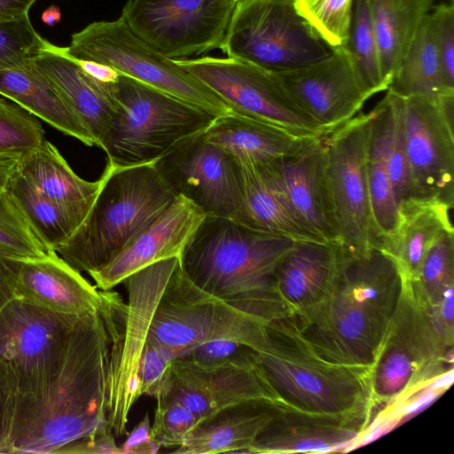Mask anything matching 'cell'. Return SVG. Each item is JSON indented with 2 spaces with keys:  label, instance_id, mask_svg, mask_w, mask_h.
<instances>
[{
  "label": "cell",
  "instance_id": "cell-1",
  "mask_svg": "<svg viewBox=\"0 0 454 454\" xmlns=\"http://www.w3.org/2000/svg\"><path fill=\"white\" fill-rule=\"evenodd\" d=\"M111 337L101 310L74 325L58 365L38 390L18 394L8 453H58L108 427Z\"/></svg>",
  "mask_w": 454,
  "mask_h": 454
},
{
  "label": "cell",
  "instance_id": "cell-2",
  "mask_svg": "<svg viewBox=\"0 0 454 454\" xmlns=\"http://www.w3.org/2000/svg\"><path fill=\"white\" fill-rule=\"evenodd\" d=\"M337 250L338 270L329 297L309 316L294 319L325 359L372 367L403 278L395 261L378 247L349 252L337 245Z\"/></svg>",
  "mask_w": 454,
  "mask_h": 454
},
{
  "label": "cell",
  "instance_id": "cell-3",
  "mask_svg": "<svg viewBox=\"0 0 454 454\" xmlns=\"http://www.w3.org/2000/svg\"><path fill=\"white\" fill-rule=\"evenodd\" d=\"M294 241L231 218L206 216L179 264L199 287L268 324L290 317L275 273Z\"/></svg>",
  "mask_w": 454,
  "mask_h": 454
},
{
  "label": "cell",
  "instance_id": "cell-4",
  "mask_svg": "<svg viewBox=\"0 0 454 454\" xmlns=\"http://www.w3.org/2000/svg\"><path fill=\"white\" fill-rule=\"evenodd\" d=\"M254 358L280 403L312 413L372 417V367L325 359L293 317L267 324L266 343Z\"/></svg>",
  "mask_w": 454,
  "mask_h": 454
},
{
  "label": "cell",
  "instance_id": "cell-5",
  "mask_svg": "<svg viewBox=\"0 0 454 454\" xmlns=\"http://www.w3.org/2000/svg\"><path fill=\"white\" fill-rule=\"evenodd\" d=\"M103 184L83 222L56 251L76 270H95L118 254L176 198L154 163L107 161Z\"/></svg>",
  "mask_w": 454,
  "mask_h": 454
},
{
  "label": "cell",
  "instance_id": "cell-6",
  "mask_svg": "<svg viewBox=\"0 0 454 454\" xmlns=\"http://www.w3.org/2000/svg\"><path fill=\"white\" fill-rule=\"evenodd\" d=\"M115 110L98 147L120 167L154 163L216 116L178 98L119 74L109 83Z\"/></svg>",
  "mask_w": 454,
  "mask_h": 454
},
{
  "label": "cell",
  "instance_id": "cell-7",
  "mask_svg": "<svg viewBox=\"0 0 454 454\" xmlns=\"http://www.w3.org/2000/svg\"><path fill=\"white\" fill-rule=\"evenodd\" d=\"M179 257L156 262L124 282L128 301L112 291H101V310L110 337L107 372L106 423L114 436L127 434L130 411L141 397L139 368L151 322L164 286Z\"/></svg>",
  "mask_w": 454,
  "mask_h": 454
},
{
  "label": "cell",
  "instance_id": "cell-8",
  "mask_svg": "<svg viewBox=\"0 0 454 454\" xmlns=\"http://www.w3.org/2000/svg\"><path fill=\"white\" fill-rule=\"evenodd\" d=\"M453 346L434 328L412 283L402 294L372 369L375 406L392 404L426 387L452 366Z\"/></svg>",
  "mask_w": 454,
  "mask_h": 454
},
{
  "label": "cell",
  "instance_id": "cell-9",
  "mask_svg": "<svg viewBox=\"0 0 454 454\" xmlns=\"http://www.w3.org/2000/svg\"><path fill=\"white\" fill-rule=\"evenodd\" d=\"M262 320L195 285L178 262L155 309L149 336L173 360L213 340H232L254 351L266 343Z\"/></svg>",
  "mask_w": 454,
  "mask_h": 454
},
{
  "label": "cell",
  "instance_id": "cell-10",
  "mask_svg": "<svg viewBox=\"0 0 454 454\" xmlns=\"http://www.w3.org/2000/svg\"><path fill=\"white\" fill-rule=\"evenodd\" d=\"M221 50L271 74L315 64L334 51L298 13L294 0L238 1Z\"/></svg>",
  "mask_w": 454,
  "mask_h": 454
},
{
  "label": "cell",
  "instance_id": "cell-11",
  "mask_svg": "<svg viewBox=\"0 0 454 454\" xmlns=\"http://www.w3.org/2000/svg\"><path fill=\"white\" fill-rule=\"evenodd\" d=\"M67 53L115 70L148 86L194 105L215 116L231 113L210 89L146 42L121 19L96 21L72 35Z\"/></svg>",
  "mask_w": 454,
  "mask_h": 454
},
{
  "label": "cell",
  "instance_id": "cell-12",
  "mask_svg": "<svg viewBox=\"0 0 454 454\" xmlns=\"http://www.w3.org/2000/svg\"><path fill=\"white\" fill-rule=\"evenodd\" d=\"M237 0H128L121 19L169 59L221 49Z\"/></svg>",
  "mask_w": 454,
  "mask_h": 454
},
{
  "label": "cell",
  "instance_id": "cell-13",
  "mask_svg": "<svg viewBox=\"0 0 454 454\" xmlns=\"http://www.w3.org/2000/svg\"><path fill=\"white\" fill-rule=\"evenodd\" d=\"M239 115L281 127L303 137L326 134L291 99L274 74L232 59H173Z\"/></svg>",
  "mask_w": 454,
  "mask_h": 454
},
{
  "label": "cell",
  "instance_id": "cell-14",
  "mask_svg": "<svg viewBox=\"0 0 454 454\" xmlns=\"http://www.w3.org/2000/svg\"><path fill=\"white\" fill-rule=\"evenodd\" d=\"M79 318L16 296L0 307V367L18 394L45 385Z\"/></svg>",
  "mask_w": 454,
  "mask_h": 454
},
{
  "label": "cell",
  "instance_id": "cell-15",
  "mask_svg": "<svg viewBox=\"0 0 454 454\" xmlns=\"http://www.w3.org/2000/svg\"><path fill=\"white\" fill-rule=\"evenodd\" d=\"M370 120L371 112L360 113L324 137L337 245L349 252L366 251L375 243L366 171Z\"/></svg>",
  "mask_w": 454,
  "mask_h": 454
},
{
  "label": "cell",
  "instance_id": "cell-16",
  "mask_svg": "<svg viewBox=\"0 0 454 454\" xmlns=\"http://www.w3.org/2000/svg\"><path fill=\"white\" fill-rule=\"evenodd\" d=\"M203 133L181 143L154 166L176 197L186 199L206 216L242 223L239 164L224 149L206 140Z\"/></svg>",
  "mask_w": 454,
  "mask_h": 454
},
{
  "label": "cell",
  "instance_id": "cell-17",
  "mask_svg": "<svg viewBox=\"0 0 454 454\" xmlns=\"http://www.w3.org/2000/svg\"><path fill=\"white\" fill-rule=\"evenodd\" d=\"M403 134L412 196L453 208L454 94L438 100L402 97Z\"/></svg>",
  "mask_w": 454,
  "mask_h": 454
},
{
  "label": "cell",
  "instance_id": "cell-18",
  "mask_svg": "<svg viewBox=\"0 0 454 454\" xmlns=\"http://www.w3.org/2000/svg\"><path fill=\"white\" fill-rule=\"evenodd\" d=\"M261 398L278 402L253 355L211 365L176 358L166 387L155 399L176 401L201 421L230 405Z\"/></svg>",
  "mask_w": 454,
  "mask_h": 454
},
{
  "label": "cell",
  "instance_id": "cell-19",
  "mask_svg": "<svg viewBox=\"0 0 454 454\" xmlns=\"http://www.w3.org/2000/svg\"><path fill=\"white\" fill-rule=\"evenodd\" d=\"M296 106L328 135L360 111L369 96L342 48L325 59L273 74Z\"/></svg>",
  "mask_w": 454,
  "mask_h": 454
},
{
  "label": "cell",
  "instance_id": "cell-20",
  "mask_svg": "<svg viewBox=\"0 0 454 454\" xmlns=\"http://www.w3.org/2000/svg\"><path fill=\"white\" fill-rule=\"evenodd\" d=\"M205 217L194 204L176 197L118 254L88 274L97 288L107 291L150 264L180 257Z\"/></svg>",
  "mask_w": 454,
  "mask_h": 454
},
{
  "label": "cell",
  "instance_id": "cell-21",
  "mask_svg": "<svg viewBox=\"0 0 454 454\" xmlns=\"http://www.w3.org/2000/svg\"><path fill=\"white\" fill-rule=\"evenodd\" d=\"M371 419L307 412L278 403L276 414L246 454L340 451L362 439Z\"/></svg>",
  "mask_w": 454,
  "mask_h": 454
},
{
  "label": "cell",
  "instance_id": "cell-22",
  "mask_svg": "<svg viewBox=\"0 0 454 454\" xmlns=\"http://www.w3.org/2000/svg\"><path fill=\"white\" fill-rule=\"evenodd\" d=\"M270 163L304 227L317 239L337 244L324 137L313 138L298 153Z\"/></svg>",
  "mask_w": 454,
  "mask_h": 454
},
{
  "label": "cell",
  "instance_id": "cell-23",
  "mask_svg": "<svg viewBox=\"0 0 454 454\" xmlns=\"http://www.w3.org/2000/svg\"><path fill=\"white\" fill-rule=\"evenodd\" d=\"M12 260L13 296L77 317L100 310L101 291L55 251L40 258Z\"/></svg>",
  "mask_w": 454,
  "mask_h": 454
},
{
  "label": "cell",
  "instance_id": "cell-24",
  "mask_svg": "<svg viewBox=\"0 0 454 454\" xmlns=\"http://www.w3.org/2000/svg\"><path fill=\"white\" fill-rule=\"evenodd\" d=\"M338 270L337 244L295 240L275 273L278 294L290 317L309 316L330 295Z\"/></svg>",
  "mask_w": 454,
  "mask_h": 454
},
{
  "label": "cell",
  "instance_id": "cell-25",
  "mask_svg": "<svg viewBox=\"0 0 454 454\" xmlns=\"http://www.w3.org/2000/svg\"><path fill=\"white\" fill-rule=\"evenodd\" d=\"M35 62L98 146L115 110L109 83L90 77L65 47L47 40Z\"/></svg>",
  "mask_w": 454,
  "mask_h": 454
},
{
  "label": "cell",
  "instance_id": "cell-26",
  "mask_svg": "<svg viewBox=\"0 0 454 454\" xmlns=\"http://www.w3.org/2000/svg\"><path fill=\"white\" fill-rule=\"evenodd\" d=\"M449 205L433 199L409 198L399 202L394 231L375 245L398 266L403 279L415 281L424 257L445 231H453Z\"/></svg>",
  "mask_w": 454,
  "mask_h": 454
},
{
  "label": "cell",
  "instance_id": "cell-27",
  "mask_svg": "<svg viewBox=\"0 0 454 454\" xmlns=\"http://www.w3.org/2000/svg\"><path fill=\"white\" fill-rule=\"evenodd\" d=\"M278 402L251 399L230 405L202 419L176 454L246 453L278 411Z\"/></svg>",
  "mask_w": 454,
  "mask_h": 454
},
{
  "label": "cell",
  "instance_id": "cell-28",
  "mask_svg": "<svg viewBox=\"0 0 454 454\" xmlns=\"http://www.w3.org/2000/svg\"><path fill=\"white\" fill-rule=\"evenodd\" d=\"M238 162L265 164L293 155L311 139L281 127L229 113L217 116L203 133Z\"/></svg>",
  "mask_w": 454,
  "mask_h": 454
},
{
  "label": "cell",
  "instance_id": "cell-29",
  "mask_svg": "<svg viewBox=\"0 0 454 454\" xmlns=\"http://www.w3.org/2000/svg\"><path fill=\"white\" fill-rule=\"evenodd\" d=\"M243 199L242 223L294 240H315L294 212L270 162H238Z\"/></svg>",
  "mask_w": 454,
  "mask_h": 454
},
{
  "label": "cell",
  "instance_id": "cell-30",
  "mask_svg": "<svg viewBox=\"0 0 454 454\" xmlns=\"http://www.w3.org/2000/svg\"><path fill=\"white\" fill-rule=\"evenodd\" d=\"M18 169L44 196L60 207L79 225L90 212L103 184L74 172L59 151L50 141L43 143L20 159Z\"/></svg>",
  "mask_w": 454,
  "mask_h": 454
},
{
  "label": "cell",
  "instance_id": "cell-31",
  "mask_svg": "<svg viewBox=\"0 0 454 454\" xmlns=\"http://www.w3.org/2000/svg\"><path fill=\"white\" fill-rule=\"evenodd\" d=\"M0 95L85 145H95L91 135L39 69L35 59L0 71Z\"/></svg>",
  "mask_w": 454,
  "mask_h": 454
},
{
  "label": "cell",
  "instance_id": "cell-32",
  "mask_svg": "<svg viewBox=\"0 0 454 454\" xmlns=\"http://www.w3.org/2000/svg\"><path fill=\"white\" fill-rule=\"evenodd\" d=\"M394 118L392 96L385 97L371 111L367 139L366 171L375 244L390 235L397 219V202L389 176L387 139Z\"/></svg>",
  "mask_w": 454,
  "mask_h": 454
},
{
  "label": "cell",
  "instance_id": "cell-33",
  "mask_svg": "<svg viewBox=\"0 0 454 454\" xmlns=\"http://www.w3.org/2000/svg\"><path fill=\"white\" fill-rule=\"evenodd\" d=\"M384 83L388 85L432 0H367Z\"/></svg>",
  "mask_w": 454,
  "mask_h": 454
},
{
  "label": "cell",
  "instance_id": "cell-34",
  "mask_svg": "<svg viewBox=\"0 0 454 454\" xmlns=\"http://www.w3.org/2000/svg\"><path fill=\"white\" fill-rule=\"evenodd\" d=\"M387 90L400 97L419 96L432 100L454 94L443 76L429 13L421 20Z\"/></svg>",
  "mask_w": 454,
  "mask_h": 454
},
{
  "label": "cell",
  "instance_id": "cell-35",
  "mask_svg": "<svg viewBox=\"0 0 454 454\" xmlns=\"http://www.w3.org/2000/svg\"><path fill=\"white\" fill-rule=\"evenodd\" d=\"M7 192L50 249L56 252L78 228L67 213L40 192L18 168L10 180Z\"/></svg>",
  "mask_w": 454,
  "mask_h": 454
},
{
  "label": "cell",
  "instance_id": "cell-36",
  "mask_svg": "<svg viewBox=\"0 0 454 454\" xmlns=\"http://www.w3.org/2000/svg\"><path fill=\"white\" fill-rule=\"evenodd\" d=\"M356 77L371 98L387 90L380 66L379 50L367 0H354L348 37L344 48Z\"/></svg>",
  "mask_w": 454,
  "mask_h": 454
},
{
  "label": "cell",
  "instance_id": "cell-37",
  "mask_svg": "<svg viewBox=\"0 0 454 454\" xmlns=\"http://www.w3.org/2000/svg\"><path fill=\"white\" fill-rule=\"evenodd\" d=\"M423 304H436L454 286V230L442 233L430 247L415 281Z\"/></svg>",
  "mask_w": 454,
  "mask_h": 454
},
{
  "label": "cell",
  "instance_id": "cell-38",
  "mask_svg": "<svg viewBox=\"0 0 454 454\" xmlns=\"http://www.w3.org/2000/svg\"><path fill=\"white\" fill-rule=\"evenodd\" d=\"M50 249L34 231L7 190L0 193V255L14 260L43 257Z\"/></svg>",
  "mask_w": 454,
  "mask_h": 454
},
{
  "label": "cell",
  "instance_id": "cell-39",
  "mask_svg": "<svg viewBox=\"0 0 454 454\" xmlns=\"http://www.w3.org/2000/svg\"><path fill=\"white\" fill-rule=\"evenodd\" d=\"M44 139V129L36 116L0 98V155L23 158Z\"/></svg>",
  "mask_w": 454,
  "mask_h": 454
},
{
  "label": "cell",
  "instance_id": "cell-40",
  "mask_svg": "<svg viewBox=\"0 0 454 454\" xmlns=\"http://www.w3.org/2000/svg\"><path fill=\"white\" fill-rule=\"evenodd\" d=\"M354 0H294L298 13L333 49L344 48Z\"/></svg>",
  "mask_w": 454,
  "mask_h": 454
},
{
  "label": "cell",
  "instance_id": "cell-41",
  "mask_svg": "<svg viewBox=\"0 0 454 454\" xmlns=\"http://www.w3.org/2000/svg\"><path fill=\"white\" fill-rule=\"evenodd\" d=\"M45 42L34 28L28 13L0 20V71L35 59Z\"/></svg>",
  "mask_w": 454,
  "mask_h": 454
},
{
  "label": "cell",
  "instance_id": "cell-42",
  "mask_svg": "<svg viewBox=\"0 0 454 454\" xmlns=\"http://www.w3.org/2000/svg\"><path fill=\"white\" fill-rule=\"evenodd\" d=\"M152 435L160 447L178 448L200 422L184 404L173 400H156Z\"/></svg>",
  "mask_w": 454,
  "mask_h": 454
},
{
  "label": "cell",
  "instance_id": "cell-43",
  "mask_svg": "<svg viewBox=\"0 0 454 454\" xmlns=\"http://www.w3.org/2000/svg\"><path fill=\"white\" fill-rule=\"evenodd\" d=\"M387 91L394 104V118L387 139V160L393 192L398 205L400 201L413 196L404 143L403 98Z\"/></svg>",
  "mask_w": 454,
  "mask_h": 454
},
{
  "label": "cell",
  "instance_id": "cell-44",
  "mask_svg": "<svg viewBox=\"0 0 454 454\" xmlns=\"http://www.w3.org/2000/svg\"><path fill=\"white\" fill-rule=\"evenodd\" d=\"M173 361L149 336L139 368L142 395L156 398L164 390L170 378Z\"/></svg>",
  "mask_w": 454,
  "mask_h": 454
},
{
  "label": "cell",
  "instance_id": "cell-45",
  "mask_svg": "<svg viewBox=\"0 0 454 454\" xmlns=\"http://www.w3.org/2000/svg\"><path fill=\"white\" fill-rule=\"evenodd\" d=\"M430 14L431 26L447 86L454 90V7L436 6Z\"/></svg>",
  "mask_w": 454,
  "mask_h": 454
},
{
  "label": "cell",
  "instance_id": "cell-46",
  "mask_svg": "<svg viewBox=\"0 0 454 454\" xmlns=\"http://www.w3.org/2000/svg\"><path fill=\"white\" fill-rule=\"evenodd\" d=\"M254 351L244 344L219 340L204 343L184 357L190 358L200 364L211 365L233 359L251 358Z\"/></svg>",
  "mask_w": 454,
  "mask_h": 454
},
{
  "label": "cell",
  "instance_id": "cell-47",
  "mask_svg": "<svg viewBox=\"0 0 454 454\" xmlns=\"http://www.w3.org/2000/svg\"><path fill=\"white\" fill-rule=\"evenodd\" d=\"M17 395L14 381L0 367V453H8Z\"/></svg>",
  "mask_w": 454,
  "mask_h": 454
},
{
  "label": "cell",
  "instance_id": "cell-48",
  "mask_svg": "<svg viewBox=\"0 0 454 454\" xmlns=\"http://www.w3.org/2000/svg\"><path fill=\"white\" fill-rule=\"evenodd\" d=\"M57 454H120V448L114 433L106 427L66 445Z\"/></svg>",
  "mask_w": 454,
  "mask_h": 454
},
{
  "label": "cell",
  "instance_id": "cell-49",
  "mask_svg": "<svg viewBox=\"0 0 454 454\" xmlns=\"http://www.w3.org/2000/svg\"><path fill=\"white\" fill-rule=\"evenodd\" d=\"M426 308L438 333L449 345L453 346L454 289H450L436 304Z\"/></svg>",
  "mask_w": 454,
  "mask_h": 454
},
{
  "label": "cell",
  "instance_id": "cell-50",
  "mask_svg": "<svg viewBox=\"0 0 454 454\" xmlns=\"http://www.w3.org/2000/svg\"><path fill=\"white\" fill-rule=\"evenodd\" d=\"M151 421L146 413L143 419L128 434L125 442L119 446L120 454H154L160 447L152 435Z\"/></svg>",
  "mask_w": 454,
  "mask_h": 454
},
{
  "label": "cell",
  "instance_id": "cell-51",
  "mask_svg": "<svg viewBox=\"0 0 454 454\" xmlns=\"http://www.w3.org/2000/svg\"><path fill=\"white\" fill-rule=\"evenodd\" d=\"M74 59L87 74L102 83L114 82L120 74L113 68L94 61Z\"/></svg>",
  "mask_w": 454,
  "mask_h": 454
},
{
  "label": "cell",
  "instance_id": "cell-52",
  "mask_svg": "<svg viewBox=\"0 0 454 454\" xmlns=\"http://www.w3.org/2000/svg\"><path fill=\"white\" fill-rule=\"evenodd\" d=\"M12 260L0 255V307L13 297L11 282Z\"/></svg>",
  "mask_w": 454,
  "mask_h": 454
},
{
  "label": "cell",
  "instance_id": "cell-53",
  "mask_svg": "<svg viewBox=\"0 0 454 454\" xmlns=\"http://www.w3.org/2000/svg\"><path fill=\"white\" fill-rule=\"evenodd\" d=\"M37 0H0V16L12 18L28 13Z\"/></svg>",
  "mask_w": 454,
  "mask_h": 454
},
{
  "label": "cell",
  "instance_id": "cell-54",
  "mask_svg": "<svg viewBox=\"0 0 454 454\" xmlns=\"http://www.w3.org/2000/svg\"><path fill=\"white\" fill-rule=\"evenodd\" d=\"M20 157L0 155V193L7 190L14 172L17 170Z\"/></svg>",
  "mask_w": 454,
  "mask_h": 454
},
{
  "label": "cell",
  "instance_id": "cell-55",
  "mask_svg": "<svg viewBox=\"0 0 454 454\" xmlns=\"http://www.w3.org/2000/svg\"><path fill=\"white\" fill-rule=\"evenodd\" d=\"M61 19V12L58 6L51 5L47 8L42 14L43 21L48 26H53Z\"/></svg>",
  "mask_w": 454,
  "mask_h": 454
},
{
  "label": "cell",
  "instance_id": "cell-56",
  "mask_svg": "<svg viewBox=\"0 0 454 454\" xmlns=\"http://www.w3.org/2000/svg\"><path fill=\"white\" fill-rule=\"evenodd\" d=\"M2 19H6V18H4V17H1V16H0V20H2Z\"/></svg>",
  "mask_w": 454,
  "mask_h": 454
},
{
  "label": "cell",
  "instance_id": "cell-57",
  "mask_svg": "<svg viewBox=\"0 0 454 454\" xmlns=\"http://www.w3.org/2000/svg\"><path fill=\"white\" fill-rule=\"evenodd\" d=\"M237 1H240V0H237Z\"/></svg>",
  "mask_w": 454,
  "mask_h": 454
}]
</instances>
